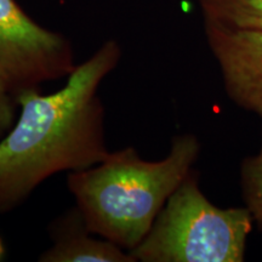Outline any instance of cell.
Masks as SVG:
<instances>
[{
    "label": "cell",
    "instance_id": "obj_1",
    "mask_svg": "<svg viewBox=\"0 0 262 262\" xmlns=\"http://www.w3.org/2000/svg\"><path fill=\"white\" fill-rule=\"evenodd\" d=\"M120 56L118 42L110 40L77 64L60 90L16 95L21 112L0 140V212L21 204L55 173L91 168L108 156L97 90Z\"/></svg>",
    "mask_w": 262,
    "mask_h": 262
},
{
    "label": "cell",
    "instance_id": "obj_2",
    "mask_svg": "<svg viewBox=\"0 0 262 262\" xmlns=\"http://www.w3.org/2000/svg\"><path fill=\"white\" fill-rule=\"evenodd\" d=\"M201 145L192 134L172 140L169 155L157 162L141 159L127 147L110 152L102 162L68 175L85 229L133 250L159 212L192 172Z\"/></svg>",
    "mask_w": 262,
    "mask_h": 262
},
{
    "label": "cell",
    "instance_id": "obj_3",
    "mask_svg": "<svg viewBox=\"0 0 262 262\" xmlns=\"http://www.w3.org/2000/svg\"><path fill=\"white\" fill-rule=\"evenodd\" d=\"M253 225L247 208L212 204L191 172L129 253L142 262H243Z\"/></svg>",
    "mask_w": 262,
    "mask_h": 262
},
{
    "label": "cell",
    "instance_id": "obj_4",
    "mask_svg": "<svg viewBox=\"0 0 262 262\" xmlns=\"http://www.w3.org/2000/svg\"><path fill=\"white\" fill-rule=\"evenodd\" d=\"M77 64L71 42L39 26L16 0H0V80L16 96L68 77Z\"/></svg>",
    "mask_w": 262,
    "mask_h": 262
},
{
    "label": "cell",
    "instance_id": "obj_5",
    "mask_svg": "<svg viewBox=\"0 0 262 262\" xmlns=\"http://www.w3.org/2000/svg\"><path fill=\"white\" fill-rule=\"evenodd\" d=\"M204 28L228 97L262 117V32L211 24Z\"/></svg>",
    "mask_w": 262,
    "mask_h": 262
},
{
    "label": "cell",
    "instance_id": "obj_6",
    "mask_svg": "<svg viewBox=\"0 0 262 262\" xmlns=\"http://www.w3.org/2000/svg\"><path fill=\"white\" fill-rule=\"evenodd\" d=\"M45 262H134L130 253L107 239L90 238L85 234H70L58 239L39 258Z\"/></svg>",
    "mask_w": 262,
    "mask_h": 262
},
{
    "label": "cell",
    "instance_id": "obj_7",
    "mask_svg": "<svg viewBox=\"0 0 262 262\" xmlns=\"http://www.w3.org/2000/svg\"><path fill=\"white\" fill-rule=\"evenodd\" d=\"M204 24L262 32V0H198Z\"/></svg>",
    "mask_w": 262,
    "mask_h": 262
},
{
    "label": "cell",
    "instance_id": "obj_8",
    "mask_svg": "<svg viewBox=\"0 0 262 262\" xmlns=\"http://www.w3.org/2000/svg\"><path fill=\"white\" fill-rule=\"evenodd\" d=\"M241 188L245 208L262 229V135L257 153L244 158L241 164Z\"/></svg>",
    "mask_w": 262,
    "mask_h": 262
},
{
    "label": "cell",
    "instance_id": "obj_9",
    "mask_svg": "<svg viewBox=\"0 0 262 262\" xmlns=\"http://www.w3.org/2000/svg\"><path fill=\"white\" fill-rule=\"evenodd\" d=\"M11 95L5 84L0 80V137L11 129L14 124L15 113Z\"/></svg>",
    "mask_w": 262,
    "mask_h": 262
},
{
    "label": "cell",
    "instance_id": "obj_10",
    "mask_svg": "<svg viewBox=\"0 0 262 262\" xmlns=\"http://www.w3.org/2000/svg\"><path fill=\"white\" fill-rule=\"evenodd\" d=\"M5 253V248H4V244H3V241L0 239V258L3 257V255Z\"/></svg>",
    "mask_w": 262,
    "mask_h": 262
}]
</instances>
